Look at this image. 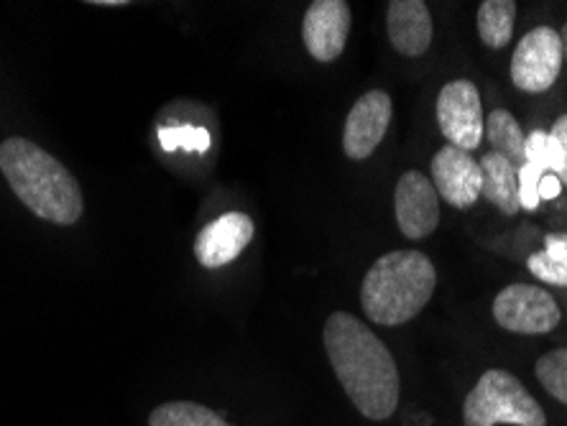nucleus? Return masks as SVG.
Instances as JSON below:
<instances>
[{
	"label": "nucleus",
	"instance_id": "nucleus-4",
	"mask_svg": "<svg viewBox=\"0 0 567 426\" xmlns=\"http://www.w3.org/2000/svg\"><path fill=\"white\" fill-rule=\"evenodd\" d=\"M547 426L545 408L514 373L491 367L463 401V426Z\"/></svg>",
	"mask_w": 567,
	"mask_h": 426
},
{
	"label": "nucleus",
	"instance_id": "nucleus-3",
	"mask_svg": "<svg viewBox=\"0 0 567 426\" xmlns=\"http://www.w3.org/2000/svg\"><path fill=\"white\" fill-rule=\"evenodd\" d=\"M435 287L437 271L422 250H391L365 271L361 306L371 322L399 328L427 306Z\"/></svg>",
	"mask_w": 567,
	"mask_h": 426
},
{
	"label": "nucleus",
	"instance_id": "nucleus-17",
	"mask_svg": "<svg viewBox=\"0 0 567 426\" xmlns=\"http://www.w3.org/2000/svg\"><path fill=\"white\" fill-rule=\"evenodd\" d=\"M148 426H233L215 414L213 408L195 401H169V404L156 406L148 416Z\"/></svg>",
	"mask_w": 567,
	"mask_h": 426
},
{
	"label": "nucleus",
	"instance_id": "nucleus-11",
	"mask_svg": "<svg viewBox=\"0 0 567 426\" xmlns=\"http://www.w3.org/2000/svg\"><path fill=\"white\" fill-rule=\"evenodd\" d=\"M430 172L437 195L447 205H453L455 210H468V207L475 205V199L481 197V164L468 152H463V148L450 144L440 148L435 158H432Z\"/></svg>",
	"mask_w": 567,
	"mask_h": 426
},
{
	"label": "nucleus",
	"instance_id": "nucleus-5",
	"mask_svg": "<svg viewBox=\"0 0 567 426\" xmlns=\"http://www.w3.org/2000/svg\"><path fill=\"white\" fill-rule=\"evenodd\" d=\"M555 297L529 283H512L494 299V320L514 335H545L560 324Z\"/></svg>",
	"mask_w": 567,
	"mask_h": 426
},
{
	"label": "nucleus",
	"instance_id": "nucleus-9",
	"mask_svg": "<svg viewBox=\"0 0 567 426\" xmlns=\"http://www.w3.org/2000/svg\"><path fill=\"white\" fill-rule=\"evenodd\" d=\"M391 123V97L383 90H371L350 107L343 131V152L353 162H365L386 136Z\"/></svg>",
	"mask_w": 567,
	"mask_h": 426
},
{
	"label": "nucleus",
	"instance_id": "nucleus-20",
	"mask_svg": "<svg viewBox=\"0 0 567 426\" xmlns=\"http://www.w3.org/2000/svg\"><path fill=\"white\" fill-rule=\"evenodd\" d=\"M529 273H535L539 281L553 283V287H567V253L557 248H545L539 253H532L527 261Z\"/></svg>",
	"mask_w": 567,
	"mask_h": 426
},
{
	"label": "nucleus",
	"instance_id": "nucleus-26",
	"mask_svg": "<svg viewBox=\"0 0 567 426\" xmlns=\"http://www.w3.org/2000/svg\"><path fill=\"white\" fill-rule=\"evenodd\" d=\"M560 41H563V54H565V60H567V23H565L563 31H560Z\"/></svg>",
	"mask_w": 567,
	"mask_h": 426
},
{
	"label": "nucleus",
	"instance_id": "nucleus-8",
	"mask_svg": "<svg viewBox=\"0 0 567 426\" xmlns=\"http://www.w3.org/2000/svg\"><path fill=\"white\" fill-rule=\"evenodd\" d=\"M396 225L406 238L422 240L440 225V195L432 179L422 172H404L394 189Z\"/></svg>",
	"mask_w": 567,
	"mask_h": 426
},
{
	"label": "nucleus",
	"instance_id": "nucleus-16",
	"mask_svg": "<svg viewBox=\"0 0 567 426\" xmlns=\"http://www.w3.org/2000/svg\"><path fill=\"white\" fill-rule=\"evenodd\" d=\"M514 0H486L478 6V33L488 49H504L514 33Z\"/></svg>",
	"mask_w": 567,
	"mask_h": 426
},
{
	"label": "nucleus",
	"instance_id": "nucleus-22",
	"mask_svg": "<svg viewBox=\"0 0 567 426\" xmlns=\"http://www.w3.org/2000/svg\"><path fill=\"white\" fill-rule=\"evenodd\" d=\"M545 177V172L537 169L535 164H524L519 169V202L522 210H537L539 199V181Z\"/></svg>",
	"mask_w": 567,
	"mask_h": 426
},
{
	"label": "nucleus",
	"instance_id": "nucleus-13",
	"mask_svg": "<svg viewBox=\"0 0 567 426\" xmlns=\"http://www.w3.org/2000/svg\"><path fill=\"white\" fill-rule=\"evenodd\" d=\"M386 29L402 56H422L432 44V15L422 0H391L386 6Z\"/></svg>",
	"mask_w": 567,
	"mask_h": 426
},
{
	"label": "nucleus",
	"instance_id": "nucleus-21",
	"mask_svg": "<svg viewBox=\"0 0 567 426\" xmlns=\"http://www.w3.org/2000/svg\"><path fill=\"white\" fill-rule=\"evenodd\" d=\"M527 164H535L537 169H542L545 174L549 172L557 177V172H560V166H563V156H560V146H557V141L549 136V133H545V131L529 133Z\"/></svg>",
	"mask_w": 567,
	"mask_h": 426
},
{
	"label": "nucleus",
	"instance_id": "nucleus-18",
	"mask_svg": "<svg viewBox=\"0 0 567 426\" xmlns=\"http://www.w3.org/2000/svg\"><path fill=\"white\" fill-rule=\"evenodd\" d=\"M535 373L542 388L567 406V347L542 355L535 365Z\"/></svg>",
	"mask_w": 567,
	"mask_h": 426
},
{
	"label": "nucleus",
	"instance_id": "nucleus-25",
	"mask_svg": "<svg viewBox=\"0 0 567 426\" xmlns=\"http://www.w3.org/2000/svg\"><path fill=\"white\" fill-rule=\"evenodd\" d=\"M545 248H557L567 253V236H557V232H553V236L545 238Z\"/></svg>",
	"mask_w": 567,
	"mask_h": 426
},
{
	"label": "nucleus",
	"instance_id": "nucleus-10",
	"mask_svg": "<svg viewBox=\"0 0 567 426\" xmlns=\"http://www.w3.org/2000/svg\"><path fill=\"white\" fill-rule=\"evenodd\" d=\"M350 33V6L346 0H315L302 21V41L312 60L328 64L343 54Z\"/></svg>",
	"mask_w": 567,
	"mask_h": 426
},
{
	"label": "nucleus",
	"instance_id": "nucleus-24",
	"mask_svg": "<svg viewBox=\"0 0 567 426\" xmlns=\"http://www.w3.org/2000/svg\"><path fill=\"white\" fill-rule=\"evenodd\" d=\"M560 179L555 177V174H545L539 181V199H557L560 197Z\"/></svg>",
	"mask_w": 567,
	"mask_h": 426
},
{
	"label": "nucleus",
	"instance_id": "nucleus-2",
	"mask_svg": "<svg viewBox=\"0 0 567 426\" xmlns=\"http://www.w3.org/2000/svg\"><path fill=\"white\" fill-rule=\"evenodd\" d=\"M0 172L29 210L54 225H74L85 210L78 179L56 158L27 138L0 144Z\"/></svg>",
	"mask_w": 567,
	"mask_h": 426
},
{
	"label": "nucleus",
	"instance_id": "nucleus-23",
	"mask_svg": "<svg viewBox=\"0 0 567 426\" xmlns=\"http://www.w3.org/2000/svg\"><path fill=\"white\" fill-rule=\"evenodd\" d=\"M549 136L557 141V146H560V156H563V166L560 172H557V179H560V184H567V115H560V118L555 121Z\"/></svg>",
	"mask_w": 567,
	"mask_h": 426
},
{
	"label": "nucleus",
	"instance_id": "nucleus-7",
	"mask_svg": "<svg viewBox=\"0 0 567 426\" xmlns=\"http://www.w3.org/2000/svg\"><path fill=\"white\" fill-rule=\"evenodd\" d=\"M563 60L565 54L560 33L549 27L532 29L519 41L512 56L514 85L524 92H532V95L549 90L560 77Z\"/></svg>",
	"mask_w": 567,
	"mask_h": 426
},
{
	"label": "nucleus",
	"instance_id": "nucleus-15",
	"mask_svg": "<svg viewBox=\"0 0 567 426\" xmlns=\"http://www.w3.org/2000/svg\"><path fill=\"white\" fill-rule=\"evenodd\" d=\"M488 141L496 148L498 156H504L508 164L522 169L527 164V138H524L522 125L508 111H491L486 121Z\"/></svg>",
	"mask_w": 567,
	"mask_h": 426
},
{
	"label": "nucleus",
	"instance_id": "nucleus-1",
	"mask_svg": "<svg viewBox=\"0 0 567 426\" xmlns=\"http://www.w3.org/2000/svg\"><path fill=\"white\" fill-rule=\"evenodd\" d=\"M322 342L340 386L361 416L371 422H386L394 416L402 396V378L379 335H373L358 316L336 312L324 322Z\"/></svg>",
	"mask_w": 567,
	"mask_h": 426
},
{
	"label": "nucleus",
	"instance_id": "nucleus-14",
	"mask_svg": "<svg viewBox=\"0 0 567 426\" xmlns=\"http://www.w3.org/2000/svg\"><path fill=\"white\" fill-rule=\"evenodd\" d=\"M481 195L504 215H516L522 210L519 202V169L506 162L504 156L491 152L481 158Z\"/></svg>",
	"mask_w": 567,
	"mask_h": 426
},
{
	"label": "nucleus",
	"instance_id": "nucleus-12",
	"mask_svg": "<svg viewBox=\"0 0 567 426\" xmlns=\"http://www.w3.org/2000/svg\"><path fill=\"white\" fill-rule=\"evenodd\" d=\"M254 220L244 212H228L218 220L207 222L197 232L195 256L205 269H223L244 253L254 240Z\"/></svg>",
	"mask_w": 567,
	"mask_h": 426
},
{
	"label": "nucleus",
	"instance_id": "nucleus-6",
	"mask_svg": "<svg viewBox=\"0 0 567 426\" xmlns=\"http://www.w3.org/2000/svg\"><path fill=\"white\" fill-rule=\"evenodd\" d=\"M437 123L450 146L463 148L468 154L475 152L486 133L478 87L468 80L447 82L437 97Z\"/></svg>",
	"mask_w": 567,
	"mask_h": 426
},
{
	"label": "nucleus",
	"instance_id": "nucleus-19",
	"mask_svg": "<svg viewBox=\"0 0 567 426\" xmlns=\"http://www.w3.org/2000/svg\"><path fill=\"white\" fill-rule=\"evenodd\" d=\"M158 144L164 152H189L205 154L210 148V133L195 125H182V128H162L158 131Z\"/></svg>",
	"mask_w": 567,
	"mask_h": 426
}]
</instances>
